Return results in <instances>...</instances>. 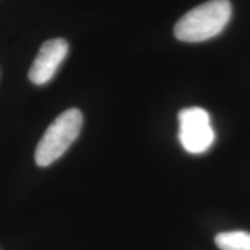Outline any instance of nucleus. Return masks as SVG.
Here are the masks:
<instances>
[{"label":"nucleus","mask_w":250,"mask_h":250,"mask_svg":"<svg viewBox=\"0 0 250 250\" xmlns=\"http://www.w3.org/2000/svg\"><path fill=\"white\" fill-rule=\"evenodd\" d=\"M232 17L229 0H210L188 12L175 24L177 40L196 43L208 41L224 30Z\"/></svg>","instance_id":"1"},{"label":"nucleus","mask_w":250,"mask_h":250,"mask_svg":"<svg viewBox=\"0 0 250 250\" xmlns=\"http://www.w3.org/2000/svg\"><path fill=\"white\" fill-rule=\"evenodd\" d=\"M83 126V114L76 108L62 112L46 129L35 151V161L46 167L66 152L79 136Z\"/></svg>","instance_id":"2"},{"label":"nucleus","mask_w":250,"mask_h":250,"mask_svg":"<svg viewBox=\"0 0 250 250\" xmlns=\"http://www.w3.org/2000/svg\"><path fill=\"white\" fill-rule=\"evenodd\" d=\"M179 139L182 147L191 154H202L213 145L215 134L210 115L199 107L186 108L179 114Z\"/></svg>","instance_id":"3"},{"label":"nucleus","mask_w":250,"mask_h":250,"mask_svg":"<svg viewBox=\"0 0 250 250\" xmlns=\"http://www.w3.org/2000/svg\"><path fill=\"white\" fill-rule=\"evenodd\" d=\"M67 51L68 44L64 39H54L43 43L28 74L31 83L36 85L48 83L66 57Z\"/></svg>","instance_id":"4"},{"label":"nucleus","mask_w":250,"mask_h":250,"mask_svg":"<svg viewBox=\"0 0 250 250\" xmlns=\"http://www.w3.org/2000/svg\"><path fill=\"white\" fill-rule=\"evenodd\" d=\"M215 245L220 250H250V233L243 230L220 233L215 236Z\"/></svg>","instance_id":"5"}]
</instances>
